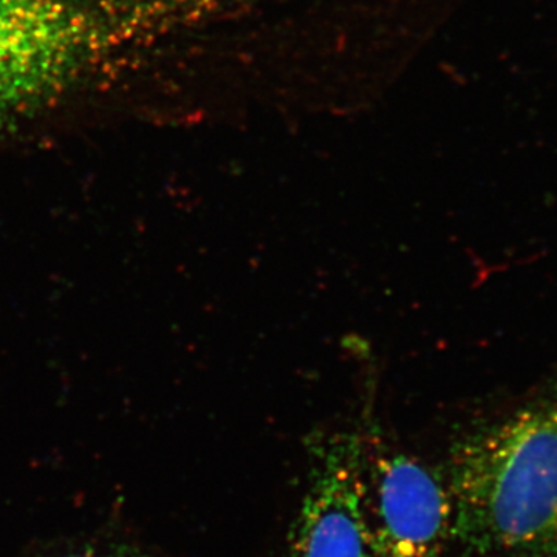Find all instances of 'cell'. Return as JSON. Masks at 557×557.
I'll return each mask as SVG.
<instances>
[{
    "label": "cell",
    "mask_w": 557,
    "mask_h": 557,
    "mask_svg": "<svg viewBox=\"0 0 557 557\" xmlns=\"http://www.w3.org/2000/svg\"><path fill=\"white\" fill-rule=\"evenodd\" d=\"M180 0H0V129L124 75Z\"/></svg>",
    "instance_id": "1"
},
{
    "label": "cell",
    "mask_w": 557,
    "mask_h": 557,
    "mask_svg": "<svg viewBox=\"0 0 557 557\" xmlns=\"http://www.w3.org/2000/svg\"><path fill=\"white\" fill-rule=\"evenodd\" d=\"M443 480L458 557H557V387L458 440Z\"/></svg>",
    "instance_id": "2"
},
{
    "label": "cell",
    "mask_w": 557,
    "mask_h": 557,
    "mask_svg": "<svg viewBox=\"0 0 557 557\" xmlns=\"http://www.w3.org/2000/svg\"><path fill=\"white\" fill-rule=\"evenodd\" d=\"M369 434L351 429L314 443L309 485L281 557H370Z\"/></svg>",
    "instance_id": "3"
},
{
    "label": "cell",
    "mask_w": 557,
    "mask_h": 557,
    "mask_svg": "<svg viewBox=\"0 0 557 557\" xmlns=\"http://www.w3.org/2000/svg\"><path fill=\"white\" fill-rule=\"evenodd\" d=\"M370 557H445L450 502L443 475L369 434Z\"/></svg>",
    "instance_id": "4"
},
{
    "label": "cell",
    "mask_w": 557,
    "mask_h": 557,
    "mask_svg": "<svg viewBox=\"0 0 557 557\" xmlns=\"http://www.w3.org/2000/svg\"><path fill=\"white\" fill-rule=\"evenodd\" d=\"M60 557H153L149 555H143V553H129V552H86V553H72V555H64Z\"/></svg>",
    "instance_id": "5"
}]
</instances>
